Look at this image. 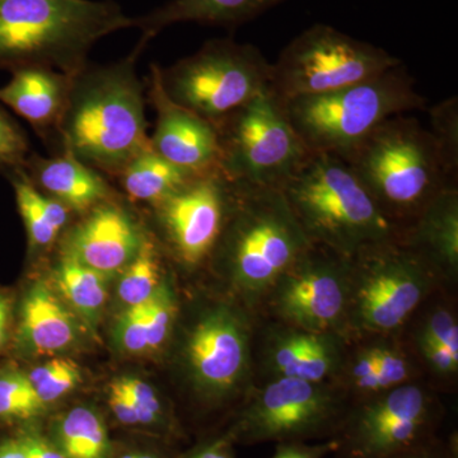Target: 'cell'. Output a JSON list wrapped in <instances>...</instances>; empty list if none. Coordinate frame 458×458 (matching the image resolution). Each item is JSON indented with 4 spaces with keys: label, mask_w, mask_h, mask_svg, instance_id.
Instances as JSON below:
<instances>
[{
    "label": "cell",
    "mask_w": 458,
    "mask_h": 458,
    "mask_svg": "<svg viewBox=\"0 0 458 458\" xmlns=\"http://www.w3.org/2000/svg\"><path fill=\"white\" fill-rule=\"evenodd\" d=\"M143 47L138 45L114 64H87L73 75L57 134L65 152L96 171L119 174L150 149L143 84L135 68Z\"/></svg>",
    "instance_id": "6da1fadb"
},
{
    "label": "cell",
    "mask_w": 458,
    "mask_h": 458,
    "mask_svg": "<svg viewBox=\"0 0 458 458\" xmlns=\"http://www.w3.org/2000/svg\"><path fill=\"white\" fill-rule=\"evenodd\" d=\"M129 27L134 18L111 0H0V69L75 75L96 42Z\"/></svg>",
    "instance_id": "7a4b0ae2"
},
{
    "label": "cell",
    "mask_w": 458,
    "mask_h": 458,
    "mask_svg": "<svg viewBox=\"0 0 458 458\" xmlns=\"http://www.w3.org/2000/svg\"><path fill=\"white\" fill-rule=\"evenodd\" d=\"M280 190L310 242L342 258L397 238L396 225L340 157L310 153Z\"/></svg>",
    "instance_id": "3957f363"
},
{
    "label": "cell",
    "mask_w": 458,
    "mask_h": 458,
    "mask_svg": "<svg viewBox=\"0 0 458 458\" xmlns=\"http://www.w3.org/2000/svg\"><path fill=\"white\" fill-rule=\"evenodd\" d=\"M343 159L393 223L394 216L417 218L454 186L432 134L415 117H390Z\"/></svg>",
    "instance_id": "277c9868"
},
{
    "label": "cell",
    "mask_w": 458,
    "mask_h": 458,
    "mask_svg": "<svg viewBox=\"0 0 458 458\" xmlns=\"http://www.w3.org/2000/svg\"><path fill=\"white\" fill-rule=\"evenodd\" d=\"M279 104L310 153L343 158L377 126L397 114L421 110L427 99L401 64L345 89Z\"/></svg>",
    "instance_id": "5b68a950"
},
{
    "label": "cell",
    "mask_w": 458,
    "mask_h": 458,
    "mask_svg": "<svg viewBox=\"0 0 458 458\" xmlns=\"http://www.w3.org/2000/svg\"><path fill=\"white\" fill-rule=\"evenodd\" d=\"M219 245L234 282L259 294L276 284L311 242L282 190L236 183Z\"/></svg>",
    "instance_id": "8992f818"
},
{
    "label": "cell",
    "mask_w": 458,
    "mask_h": 458,
    "mask_svg": "<svg viewBox=\"0 0 458 458\" xmlns=\"http://www.w3.org/2000/svg\"><path fill=\"white\" fill-rule=\"evenodd\" d=\"M270 74L271 63L254 45L214 38L161 69V82L172 101L216 125L267 92Z\"/></svg>",
    "instance_id": "52a82bcc"
},
{
    "label": "cell",
    "mask_w": 458,
    "mask_h": 458,
    "mask_svg": "<svg viewBox=\"0 0 458 458\" xmlns=\"http://www.w3.org/2000/svg\"><path fill=\"white\" fill-rule=\"evenodd\" d=\"M401 64L382 47L318 23L289 42L271 63L269 92L279 102L325 95Z\"/></svg>",
    "instance_id": "ba28073f"
},
{
    "label": "cell",
    "mask_w": 458,
    "mask_h": 458,
    "mask_svg": "<svg viewBox=\"0 0 458 458\" xmlns=\"http://www.w3.org/2000/svg\"><path fill=\"white\" fill-rule=\"evenodd\" d=\"M216 128L219 170L240 185L280 190L310 155L269 90L229 114Z\"/></svg>",
    "instance_id": "9c48e42d"
},
{
    "label": "cell",
    "mask_w": 458,
    "mask_h": 458,
    "mask_svg": "<svg viewBox=\"0 0 458 458\" xmlns=\"http://www.w3.org/2000/svg\"><path fill=\"white\" fill-rule=\"evenodd\" d=\"M339 426V401L330 391L282 377L246 406L227 437L243 443L301 442L334 432Z\"/></svg>",
    "instance_id": "30bf717a"
},
{
    "label": "cell",
    "mask_w": 458,
    "mask_h": 458,
    "mask_svg": "<svg viewBox=\"0 0 458 458\" xmlns=\"http://www.w3.org/2000/svg\"><path fill=\"white\" fill-rule=\"evenodd\" d=\"M358 288L355 316L363 328L390 331L417 309L429 284V265L399 238L376 243L352 259Z\"/></svg>",
    "instance_id": "8fae6325"
},
{
    "label": "cell",
    "mask_w": 458,
    "mask_h": 458,
    "mask_svg": "<svg viewBox=\"0 0 458 458\" xmlns=\"http://www.w3.org/2000/svg\"><path fill=\"white\" fill-rule=\"evenodd\" d=\"M234 191L236 183L216 167L156 204L172 249L186 267H197L216 250Z\"/></svg>",
    "instance_id": "7c38bea8"
},
{
    "label": "cell",
    "mask_w": 458,
    "mask_h": 458,
    "mask_svg": "<svg viewBox=\"0 0 458 458\" xmlns=\"http://www.w3.org/2000/svg\"><path fill=\"white\" fill-rule=\"evenodd\" d=\"M351 259L312 245L278 279L276 306L280 316L318 334L335 325L346 304Z\"/></svg>",
    "instance_id": "4fadbf2b"
},
{
    "label": "cell",
    "mask_w": 458,
    "mask_h": 458,
    "mask_svg": "<svg viewBox=\"0 0 458 458\" xmlns=\"http://www.w3.org/2000/svg\"><path fill=\"white\" fill-rule=\"evenodd\" d=\"M190 372L204 393L222 396L242 378L249 357L245 325L236 313L218 309L205 315L186 345Z\"/></svg>",
    "instance_id": "5bb4252c"
},
{
    "label": "cell",
    "mask_w": 458,
    "mask_h": 458,
    "mask_svg": "<svg viewBox=\"0 0 458 458\" xmlns=\"http://www.w3.org/2000/svg\"><path fill=\"white\" fill-rule=\"evenodd\" d=\"M150 101L157 113L150 148L165 161L192 174L218 167L219 141L216 125L168 98L161 68L150 65Z\"/></svg>",
    "instance_id": "9a60e30c"
},
{
    "label": "cell",
    "mask_w": 458,
    "mask_h": 458,
    "mask_svg": "<svg viewBox=\"0 0 458 458\" xmlns=\"http://www.w3.org/2000/svg\"><path fill=\"white\" fill-rule=\"evenodd\" d=\"M143 238L125 209L111 201H102L69 233L64 255L110 276L128 267Z\"/></svg>",
    "instance_id": "2e32d148"
},
{
    "label": "cell",
    "mask_w": 458,
    "mask_h": 458,
    "mask_svg": "<svg viewBox=\"0 0 458 458\" xmlns=\"http://www.w3.org/2000/svg\"><path fill=\"white\" fill-rule=\"evenodd\" d=\"M73 75L49 68H22L0 89V102L27 120L36 131L57 132L71 93Z\"/></svg>",
    "instance_id": "e0dca14e"
},
{
    "label": "cell",
    "mask_w": 458,
    "mask_h": 458,
    "mask_svg": "<svg viewBox=\"0 0 458 458\" xmlns=\"http://www.w3.org/2000/svg\"><path fill=\"white\" fill-rule=\"evenodd\" d=\"M25 172L33 186L75 212H89L111 195L99 172L65 150L54 158L30 156Z\"/></svg>",
    "instance_id": "ac0fdd59"
},
{
    "label": "cell",
    "mask_w": 458,
    "mask_h": 458,
    "mask_svg": "<svg viewBox=\"0 0 458 458\" xmlns=\"http://www.w3.org/2000/svg\"><path fill=\"white\" fill-rule=\"evenodd\" d=\"M284 0H171L147 16L134 18L143 36L140 45L155 38L165 27L181 22L236 27L254 20Z\"/></svg>",
    "instance_id": "d6986e66"
},
{
    "label": "cell",
    "mask_w": 458,
    "mask_h": 458,
    "mask_svg": "<svg viewBox=\"0 0 458 458\" xmlns=\"http://www.w3.org/2000/svg\"><path fill=\"white\" fill-rule=\"evenodd\" d=\"M403 245L428 265L456 273L458 192L454 186L443 190L419 213Z\"/></svg>",
    "instance_id": "ffe728a7"
},
{
    "label": "cell",
    "mask_w": 458,
    "mask_h": 458,
    "mask_svg": "<svg viewBox=\"0 0 458 458\" xmlns=\"http://www.w3.org/2000/svg\"><path fill=\"white\" fill-rule=\"evenodd\" d=\"M18 337L27 348L42 354L65 351L77 339L71 313L47 285L38 283L21 304Z\"/></svg>",
    "instance_id": "44dd1931"
},
{
    "label": "cell",
    "mask_w": 458,
    "mask_h": 458,
    "mask_svg": "<svg viewBox=\"0 0 458 458\" xmlns=\"http://www.w3.org/2000/svg\"><path fill=\"white\" fill-rule=\"evenodd\" d=\"M8 177L16 192L30 246L41 250L53 245L69 221L68 208L55 199L42 195L40 190L32 185L25 170L13 172Z\"/></svg>",
    "instance_id": "7402d4cb"
},
{
    "label": "cell",
    "mask_w": 458,
    "mask_h": 458,
    "mask_svg": "<svg viewBox=\"0 0 458 458\" xmlns=\"http://www.w3.org/2000/svg\"><path fill=\"white\" fill-rule=\"evenodd\" d=\"M203 174V172H201ZM195 174L165 161L152 148L141 153L120 172V182L132 200L158 204Z\"/></svg>",
    "instance_id": "603a6c76"
},
{
    "label": "cell",
    "mask_w": 458,
    "mask_h": 458,
    "mask_svg": "<svg viewBox=\"0 0 458 458\" xmlns=\"http://www.w3.org/2000/svg\"><path fill=\"white\" fill-rule=\"evenodd\" d=\"M55 445L66 458H108L111 443L106 424L95 410L77 406L57 421Z\"/></svg>",
    "instance_id": "cb8c5ba5"
},
{
    "label": "cell",
    "mask_w": 458,
    "mask_h": 458,
    "mask_svg": "<svg viewBox=\"0 0 458 458\" xmlns=\"http://www.w3.org/2000/svg\"><path fill=\"white\" fill-rule=\"evenodd\" d=\"M56 284L69 303L89 322H96L107 298V276L86 265L63 256L57 267Z\"/></svg>",
    "instance_id": "d4e9b609"
},
{
    "label": "cell",
    "mask_w": 458,
    "mask_h": 458,
    "mask_svg": "<svg viewBox=\"0 0 458 458\" xmlns=\"http://www.w3.org/2000/svg\"><path fill=\"white\" fill-rule=\"evenodd\" d=\"M161 285L158 250L152 240L144 237L137 255L123 269L117 293L122 302L131 307L147 302Z\"/></svg>",
    "instance_id": "484cf974"
},
{
    "label": "cell",
    "mask_w": 458,
    "mask_h": 458,
    "mask_svg": "<svg viewBox=\"0 0 458 458\" xmlns=\"http://www.w3.org/2000/svg\"><path fill=\"white\" fill-rule=\"evenodd\" d=\"M44 409L29 376L20 370H0V420H29Z\"/></svg>",
    "instance_id": "4316f807"
},
{
    "label": "cell",
    "mask_w": 458,
    "mask_h": 458,
    "mask_svg": "<svg viewBox=\"0 0 458 458\" xmlns=\"http://www.w3.org/2000/svg\"><path fill=\"white\" fill-rule=\"evenodd\" d=\"M27 376L45 406L64 397L81 382L80 369L69 360L47 361Z\"/></svg>",
    "instance_id": "83f0119b"
},
{
    "label": "cell",
    "mask_w": 458,
    "mask_h": 458,
    "mask_svg": "<svg viewBox=\"0 0 458 458\" xmlns=\"http://www.w3.org/2000/svg\"><path fill=\"white\" fill-rule=\"evenodd\" d=\"M335 363L336 354L331 344L318 334L307 333L300 354L283 377L319 384L333 372Z\"/></svg>",
    "instance_id": "f1b7e54d"
},
{
    "label": "cell",
    "mask_w": 458,
    "mask_h": 458,
    "mask_svg": "<svg viewBox=\"0 0 458 458\" xmlns=\"http://www.w3.org/2000/svg\"><path fill=\"white\" fill-rule=\"evenodd\" d=\"M432 134L443 162L451 176L456 177L458 165V102L451 98L439 102L429 111Z\"/></svg>",
    "instance_id": "f546056e"
},
{
    "label": "cell",
    "mask_w": 458,
    "mask_h": 458,
    "mask_svg": "<svg viewBox=\"0 0 458 458\" xmlns=\"http://www.w3.org/2000/svg\"><path fill=\"white\" fill-rule=\"evenodd\" d=\"M30 156L25 131L0 107V174L25 170Z\"/></svg>",
    "instance_id": "4dcf8cb0"
},
{
    "label": "cell",
    "mask_w": 458,
    "mask_h": 458,
    "mask_svg": "<svg viewBox=\"0 0 458 458\" xmlns=\"http://www.w3.org/2000/svg\"><path fill=\"white\" fill-rule=\"evenodd\" d=\"M116 381L131 399L140 426L157 427L165 423L164 406L149 385L135 377H123Z\"/></svg>",
    "instance_id": "1f68e13d"
},
{
    "label": "cell",
    "mask_w": 458,
    "mask_h": 458,
    "mask_svg": "<svg viewBox=\"0 0 458 458\" xmlns=\"http://www.w3.org/2000/svg\"><path fill=\"white\" fill-rule=\"evenodd\" d=\"M149 301L126 307L122 318L117 322L114 336H116L119 346H122L125 352H132V354L149 352L147 327Z\"/></svg>",
    "instance_id": "d6a6232c"
},
{
    "label": "cell",
    "mask_w": 458,
    "mask_h": 458,
    "mask_svg": "<svg viewBox=\"0 0 458 458\" xmlns=\"http://www.w3.org/2000/svg\"><path fill=\"white\" fill-rule=\"evenodd\" d=\"M421 337L441 344L443 348L458 360V327L450 312L441 310L434 313L428 321Z\"/></svg>",
    "instance_id": "836d02e7"
},
{
    "label": "cell",
    "mask_w": 458,
    "mask_h": 458,
    "mask_svg": "<svg viewBox=\"0 0 458 458\" xmlns=\"http://www.w3.org/2000/svg\"><path fill=\"white\" fill-rule=\"evenodd\" d=\"M376 373L382 388L399 385L408 376V366L403 357L390 349H373Z\"/></svg>",
    "instance_id": "e575fe53"
},
{
    "label": "cell",
    "mask_w": 458,
    "mask_h": 458,
    "mask_svg": "<svg viewBox=\"0 0 458 458\" xmlns=\"http://www.w3.org/2000/svg\"><path fill=\"white\" fill-rule=\"evenodd\" d=\"M27 458H66L55 442L45 438L35 429H26L16 437Z\"/></svg>",
    "instance_id": "d590c367"
},
{
    "label": "cell",
    "mask_w": 458,
    "mask_h": 458,
    "mask_svg": "<svg viewBox=\"0 0 458 458\" xmlns=\"http://www.w3.org/2000/svg\"><path fill=\"white\" fill-rule=\"evenodd\" d=\"M108 406L113 411L114 417L120 424L125 427H140L138 424L137 412L132 406L128 394L123 390L122 386L117 384L116 379L110 386L108 394Z\"/></svg>",
    "instance_id": "8d00e7d4"
},
{
    "label": "cell",
    "mask_w": 458,
    "mask_h": 458,
    "mask_svg": "<svg viewBox=\"0 0 458 458\" xmlns=\"http://www.w3.org/2000/svg\"><path fill=\"white\" fill-rule=\"evenodd\" d=\"M307 334V333H306ZM306 334H294L280 339L273 352V366L280 375L284 376L302 349Z\"/></svg>",
    "instance_id": "74e56055"
},
{
    "label": "cell",
    "mask_w": 458,
    "mask_h": 458,
    "mask_svg": "<svg viewBox=\"0 0 458 458\" xmlns=\"http://www.w3.org/2000/svg\"><path fill=\"white\" fill-rule=\"evenodd\" d=\"M420 348L428 361L432 367L441 373H451L457 369L458 360L445 351L441 344L432 342V340L420 339Z\"/></svg>",
    "instance_id": "f35d334b"
},
{
    "label": "cell",
    "mask_w": 458,
    "mask_h": 458,
    "mask_svg": "<svg viewBox=\"0 0 458 458\" xmlns=\"http://www.w3.org/2000/svg\"><path fill=\"white\" fill-rule=\"evenodd\" d=\"M333 448L334 443L318 445V447H309V445H301L300 442L280 443L273 458H322Z\"/></svg>",
    "instance_id": "ab89813d"
},
{
    "label": "cell",
    "mask_w": 458,
    "mask_h": 458,
    "mask_svg": "<svg viewBox=\"0 0 458 458\" xmlns=\"http://www.w3.org/2000/svg\"><path fill=\"white\" fill-rule=\"evenodd\" d=\"M183 458H234L231 450V439L227 436L205 443Z\"/></svg>",
    "instance_id": "60d3db41"
},
{
    "label": "cell",
    "mask_w": 458,
    "mask_h": 458,
    "mask_svg": "<svg viewBox=\"0 0 458 458\" xmlns=\"http://www.w3.org/2000/svg\"><path fill=\"white\" fill-rule=\"evenodd\" d=\"M12 304L7 293L0 291V352L8 346L11 339Z\"/></svg>",
    "instance_id": "b9f144b4"
},
{
    "label": "cell",
    "mask_w": 458,
    "mask_h": 458,
    "mask_svg": "<svg viewBox=\"0 0 458 458\" xmlns=\"http://www.w3.org/2000/svg\"><path fill=\"white\" fill-rule=\"evenodd\" d=\"M375 352H373V351H369L364 352L363 355H360V357L358 358L357 363H355L354 366V369H352V376H354L355 379H357L360 378V377L370 375V373L375 372Z\"/></svg>",
    "instance_id": "7bdbcfd3"
},
{
    "label": "cell",
    "mask_w": 458,
    "mask_h": 458,
    "mask_svg": "<svg viewBox=\"0 0 458 458\" xmlns=\"http://www.w3.org/2000/svg\"><path fill=\"white\" fill-rule=\"evenodd\" d=\"M0 458H27L22 445L17 438L0 442Z\"/></svg>",
    "instance_id": "ee69618b"
},
{
    "label": "cell",
    "mask_w": 458,
    "mask_h": 458,
    "mask_svg": "<svg viewBox=\"0 0 458 458\" xmlns=\"http://www.w3.org/2000/svg\"><path fill=\"white\" fill-rule=\"evenodd\" d=\"M355 381H357L358 387L361 388L363 391H369V393H376V391H379L382 388L376 370L370 373V375L355 379Z\"/></svg>",
    "instance_id": "f6af8a7d"
},
{
    "label": "cell",
    "mask_w": 458,
    "mask_h": 458,
    "mask_svg": "<svg viewBox=\"0 0 458 458\" xmlns=\"http://www.w3.org/2000/svg\"><path fill=\"white\" fill-rule=\"evenodd\" d=\"M393 458H442L438 456V454H433L432 451L429 450V447H427L426 445H419V447L412 448V450H409L406 452H403V454H397Z\"/></svg>",
    "instance_id": "bcb514c9"
}]
</instances>
